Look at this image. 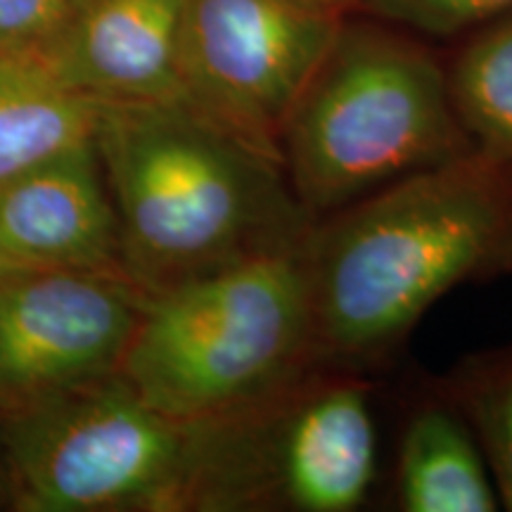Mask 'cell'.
<instances>
[{
	"label": "cell",
	"mask_w": 512,
	"mask_h": 512,
	"mask_svg": "<svg viewBox=\"0 0 512 512\" xmlns=\"http://www.w3.org/2000/svg\"><path fill=\"white\" fill-rule=\"evenodd\" d=\"M382 377L318 363L190 422L183 510L358 512L382 489Z\"/></svg>",
	"instance_id": "5b68a950"
},
{
	"label": "cell",
	"mask_w": 512,
	"mask_h": 512,
	"mask_svg": "<svg viewBox=\"0 0 512 512\" xmlns=\"http://www.w3.org/2000/svg\"><path fill=\"white\" fill-rule=\"evenodd\" d=\"M185 0H76L43 60L98 102L183 98Z\"/></svg>",
	"instance_id": "9c48e42d"
},
{
	"label": "cell",
	"mask_w": 512,
	"mask_h": 512,
	"mask_svg": "<svg viewBox=\"0 0 512 512\" xmlns=\"http://www.w3.org/2000/svg\"><path fill=\"white\" fill-rule=\"evenodd\" d=\"M358 12L415 36L453 38L508 15L512 0H358Z\"/></svg>",
	"instance_id": "9a60e30c"
},
{
	"label": "cell",
	"mask_w": 512,
	"mask_h": 512,
	"mask_svg": "<svg viewBox=\"0 0 512 512\" xmlns=\"http://www.w3.org/2000/svg\"><path fill=\"white\" fill-rule=\"evenodd\" d=\"M0 508H10V494H8V482H5L3 463H0Z\"/></svg>",
	"instance_id": "e0dca14e"
},
{
	"label": "cell",
	"mask_w": 512,
	"mask_h": 512,
	"mask_svg": "<svg viewBox=\"0 0 512 512\" xmlns=\"http://www.w3.org/2000/svg\"><path fill=\"white\" fill-rule=\"evenodd\" d=\"M441 62L411 31L351 12L283 133V169L316 223L475 150Z\"/></svg>",
	"instance_id": "3957f363"
},
{
	"label": "cell",
	"mask_w": 512,
	"mask_h": 512,
	"mask_svg": "<svg viewBox=\"0 0 512 512\" xmlns=\"http://www.w3.org/2000/svg\"><path fill=\"white\" fill-rule=\"evenodd\" d=\"M143 297L121 273L36 266L0 273V420L119 370Z\"/></svg>",
	"instance_id": "ba28073f"
},
{
	"label": "cell",
	"mask_w": 512,
	"mask_h": 512,
	"mask_svg": "<svg viewBox=\"0 0 512 512\" xmlns=\"http://www.w3.org/2000/svg\"><path fill=\"white\" fill-rule=\"evenodd\" d=\"M10 268H22V266H19L17 261H12V259H10V254L5 252L3 242H0V273H3V271H10Z\"/></svg>",
	"instance_id": "ac0fdd59"
},
{
	"label": "cell",
	"mask_w": 512,
	"mask_h": 512,
	"mask_svg": "<svg viewBox=\"0 0 512 512\" xmlns=\"http://www.w3.org/2000/svg\"><path fill=\"white\" fill-rule=\"evenodd\" d=\"M76 0H0V55H46Z\"/></svg>",
	"instance_id": "2e32d148"
},
{
	"label": "cell",
	"mask_w": 512,
	"mask_h": 512,
	"mask_svg": "<svg viewBox=\"0 0 512 512\" xmlns=\"http://www.w3.org/2000/svg\"><path fill=\"white\" fill-rule=\"evenodd\" d=\"M446 72L475 145L512 162V12L467 34Z\"/></svg>",
	"instance_id": "4fadbf2b"
},
{
	"label": "cell",
	"mask_w": 512,
	"mask_h": 512,
	"mask_svg": "<svg viewBox=\"0 0 512 512\" xmlns=\"http://www.w3.org/2000/svg\"><path fill=\"white\" fill-rule=\"evenodd\" d=\"M330 3L339 5V8L347 12H358V0H330Z\"/></svg>",
	"instance_id": "d6986e66"
},
{
	"label": "cell",
	"mask_w": 512,
	"mask_h": 512,
	"mask_svg": "<svg viewBox=\"0 0 512 512\" xmlns=\"http://www.w3.org/2000/svg\"><path fill=\"white\" fill-rule=\"evenodd\" d=\"M98 100L64 86L46 60L0 55V185L93 140Z\"/></svg>",
	"instance_id": "7c38bea8"
},
{
	"label": "cell",
	"mask_w": 512,
	"mask_h": 512,
	"mask_svg": "<svg viewBox=\"0 0 512 512\" xmlns=\"http://www.w3.org/2000/svg\"><path fill=\"white\" fill-rule=\"evenodd\" d=\"M318 363L304 240L145 292L119 370L155 411L195 422Z\"/></svg>",
	"instance_id": "277c9868"
},
{
	"label": "cell",
	"mask_w": 512,
	"mask_h": 512,
	"mask_svg": "<svg viewBox=\"0 0 512 512\" xmlns=\"http://www.w3.org/2000/svg\"><path fill=\"white\" fill-rule=\"evenodd\" d=\"M306 261L318 361L387 375L441 297L512 275V162L475 147L339 209Z\"/></svg>",
	"instance_id": "6da1fadb"
},
{
	"label": "cell",
	"mask_w": 512,
	"mask_h": 512,
	"mask_svg": "<svg viewBox=\"0 0 512 512\" xmlns=\"http://www.w3.org/2000/svg\"><path fill=\"white\" fill-rule=\"evenodd\" d=\"M351 12L330 0H185L183 100L283 164V133Z\"/></svg>",
	"instance_id": "52a82bcc"
},
{
	"label": "cell",
	"mask_w": 512,
	"mask_h": 512,
	"mask_svg": "<svg viewBox=\"0 0 512 512\" xmlns=\"http://www.w3.org/2000/svg\"><path fill=\"white\" fill-rule=\"evenodd\" d=\"M190 422L169 418L114 370L0 420L10 510H183Z\"/></svg>",
	"instance_id": "8992f818"
},
{
	"label": "cell",
	"mask_w": 512,
	"mask_h": 512,
	"mask_svg": "<svg viewBox=\"0 0 512 512\" xmlns=\"http://www.w3.org/2000/svg\"><path fill=\"white\" fill-rule=\"evenodd\" d=\"M0 242L19 266L126 275L117 209L93 140L0 185Z\"/></svg>",
	"instance_id": "30bf717a"
},
{
	"label": "cell",
	"mask_w": 512,
	"mask_h": 512,
	"mask_svg": "<svg viewBox=\"0 0 512 512\" xmlns=\"http://www.w3.org/2000/svg\"><path fill=\"white\" fill-rule=\"evenodd\" d=\"M93 145L143 292L294 247L313 226L278 159L183 98L98 102Z\"/></svg>",
	"instance_id": "7a4b0ae2"
},
{
	"label": "cell",
	"mask_w": 512,
	"mask_h": 512,
	"mask_svg": "<svg viewBox=\"0 0 512 512\" xmlns=\"http://www.w3.org/2000/svg\"><path fill=\"white\" fill-rule=\"evenodd\" d=\"M441 377L477 434L501 508L512 512V342L472 351Z\"/></svg>",
	"instance_id": "5bb4252c"
},
{
	"label": "cell",
	"mask_w": 512,
	"mask_h": 512,
	"mask_svg": "<svg viewBox=\"0 0 512 512\" xmlns=\"http://www.w3.org/2000/svg\"><path fill=\"white\" fill-rule=\"evenodd\" d=\"M384 496L399 512H496L494 477L444 377L411 373L396 403Z\"/></svg>",
	"instance_id": "8fae6325"
}]
</instances>
